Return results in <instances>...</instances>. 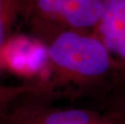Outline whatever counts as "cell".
I'll return each mask as SVG.
<instances>
[{
	"instance_id": "6da1fadb",
	"label": "cell",
	"mask_w": 125,
	"mask_h": 124,
	"mask_svg": "<svg viewBox=\"0 0 125 124\" xmlns=\"http://www.w3.org/2000/svg\"><path fill=\"white\" fill-rule=\"evenodd\" d=\"M33 32L46 50L56 82L90 86L118 72L99 38L54 23L31 19Z\"/></svg>"
},
{
	"instance_id": "7a4b0ae2",
	"label": "cell",
	"mask_w": 125,
	"mask_h": 124,
	"mask_svg": "<svg viewBox=\"0 0 125 124\" xmlns=\"http://www.w3.org/2000/svg\"><path fill=\"white\" fill-rule=\"evenodd\" d=\"M123 114L103 115L82 109H62L41 101L23 102L0 113V124H124Z\"/></svg>"
},
{
	"instance_id": "3957f363",
	"label": "cell",
	"mask_w": 125,
	"mask_h": 124,
	"mask_svg": "<svg viewBox=\"0 0 125 124\" xmlns=\"http://www.w3.org/2000/svg\"><path fill=\"white\" fill-rule=\"evenodd\" d=\"M104 0H28L25 13L31 19L54 23L63 27L93 32Z\"/></svg>"
},
{
	"instance_id": "277c9868",
	"label": "cell",
	"mask_w": 125,
	"mask_h": 124,
	"mask_svg": "<svg viewBox=\"0 0 125 124\" xmlns=\"http://www.w3.org/2000/svg\"><path fill=\"white\" fill-rule=\"evenodd\" d=\"M93 33L112 58L117 71L125 75V0H104Z\"/></svg>"
},
{
	"instance_id": "5b68a950",
	"label": "cell",
	"mask_w": 125,
	"mask_h": 124,
	"mask_svg": "<svg viewBox=\"0 0 125 124\" xmlns=\"http://www.w3.org/2000/svg\"><path fill=\"white\" fill-rule=\"evenodd\" d=\"M49 88L36 84H26L19 86H6L0 85V113L4 112L18 97L31 95L35 97H49L52 93Z\"/></svg>"
},
{
	"instance_id": "8992f818",
	"label": "cell",
	"mask_w": 125,
	"mask_h": 124,
	"mask_svg": "<svg viewBox=\"0 0 125 124\" xmlns=\"http://www.w3.org/2000/svg\"><path fill=\"white\" fill-rule=\"evenodd\" d=\"M28 0H0V51L7 41V33L18 14L25 11Z\"/></svg>"
},
{
	"instance_id": "52a82bcc",
	"label": "cell",
	"mask_w": 125,
	"mask_h": 124,
	"mask_svg": "<svg viewBox=\"0 0 125 124\" xmlns=\"http://www.w3.org/2000/svg\"><path fill=\"white\" fill-rule=\"evenodd\" d=\"M119 106L122 110V114L125 115V96L120 99V101L119 102Z\"/></svg>"
},
{
	"instance_id": "ba28073f",
	"label": "cell",
	"mask_w": 125,
	"mask_h": 124,
	"mask_svg": "<svg viewBox=\"0 0 125 124\" xmlns=\"http://www.w3.org/2000/svg\"><path fill=\"white\" fill-rule=\"evenodd\" d=\"M123 115H124V114H123ZM124 117H125V115H124ZM124 124H125V119H124Z\"/></svg>"
}]
</instances>
